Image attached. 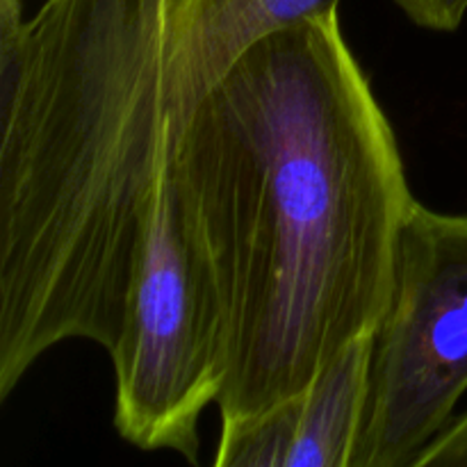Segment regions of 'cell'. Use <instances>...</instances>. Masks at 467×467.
Returning a JSON list of instances; mask_svg holds the SVG:
<instances>
[{
  "instance_id": "obj_1",
  "label": "cell",
  "mask_w": 467,
  "mask_h": 467,
  "mask_svg": "<svg viewBox=\"0 0 467 467\" xmlns=\"http://www.w3.org/2000/svg\"><path fill=\"white\" fill-rule=\"evenodd\" d=\"M167 162L226 317L222 422L377 331L418 199L337 12L251 44L171 121Z\"/></svg>"
},
{
  "instance_id": "obj_2",
  "label": "cell",
  "mask_w": 467,
  "mask_h": 467,
  "mask_svg": "<svg viewBox=\"0 0 467 467\" xmlns=\"http://www.w3.org/2000/svg\"><path fill=\"white\" fill-rule=\"evenodd\" d=\"M196 0H46L0 76V401L53 347L112 351L171 141Z\"/></svg>"
},
{
  "instance_id": "obj_3",
  "label": "cell",
  "mask_w": 467,
  "mask_h": 467,
  "mask_svg": "<svg viewBox=\"0 0 467 467\" xmlns=\"http://www.w3.org/2000/svg\"><path fill=\"white\" fill-rule=\"evenodd\" d=\"M169 155V153H167ZM114 427L144 451L199 461V422L226 379V317L217 283L187 223L169 162L117 345Z\"/></svg>"
},
{
  "instance_id": "obj_4",
  "label": "cell",
  "mask_w": 467,
  "mask_h": 467,
  "mask_svg": "<svg viewBox=\"0 0 467 467\" xmlns=\"http://www.w3.org/2000/svg\"><path fill=\"white\" fill-rule=\"evenodd\" d=\"M467 390V214L415 201L390 304L374 331L369 397L351 467H413Z\"/></svg>"
},
{
  "instance_id": "obj_5",
  "label": "cell",
  "mask_w": 467,
  "mask_h": 467,
  "mask_svg": "<svg viewBox=\"0 0 467 467\" xmlns=\"http://www.w3.org/2000/svg\"><path fill=\"white\" fill-rule=\"evenodd\" d=\"M374 331L347 345L299 395L222 422L217 467H351L369 397Z\"/></svg>"
},
{
  "instance_id": "obj_6",
  "label": "cell",
  "mask_w": 467,
  "mask_h": 467,
  "mask_svg": "<svg viewBox=\"0 0 467 467\" xmlns=\"http://www.w3.org/2000/svg\"><path fill=\"white\" fill-rule=\"evenodd\" d=\"M340 0H196L171 62L173 121L263 36L337 12Z\"/></svg>"
},
{
  "instance_id": "obj_7",
  "label": "cell",
  "mask_w": 467,
  "mask_h": 467,
  "mask_svg": "<svg viewBox=\"0 0 467 467\" xmlns=\"http://www.w3.org/2000/svg\"><path fill=\"white\" fill-rule=\"evenodd\" d=\"M413 467H467V410L451 418V422L420 451Z\"/></svg>"
},
{
  "instance_id": "obj_8",
  "label": "cell",
  "mask_w": 467,
  "mask_h": 467,
  "mask_svg": "<svg viewBox=\"0 0 467 467\" xmlns=\"http://www.w3.org/2000/svg\"><path fill=\"white\" fill-rule=\"evenodd\" d=\"M397 7L424 30L454 32L467 14V0H395Z\"/></svg>"
}]
</instances>
